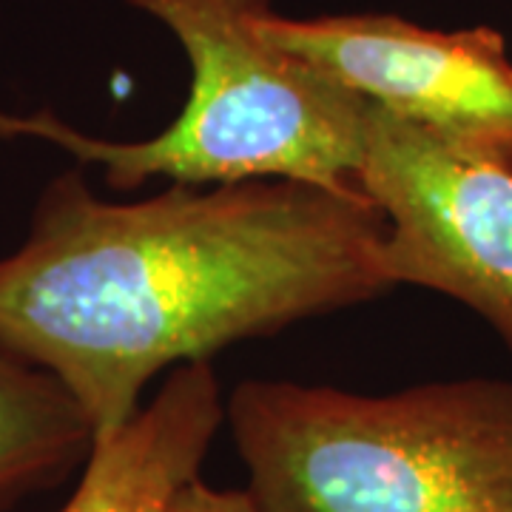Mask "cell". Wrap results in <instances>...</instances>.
Masks as SVG:
<instances>
[{"label":"cell","mask_w":512,"mask_h":512,"mask_svg":"<svg viewBox=\"0 0 512 512\" xmlns=\"http://www.w3.org/2000/svg\"><path fill=\"white\" fill-rule=\"evenodd\" d=\"M225 421L259 512H512V382L367 396L239 382Z\"/></svg>","instance_id":"7a4b0ae2"},{"label":"cell","mask_w":512,"mask_h":512,"mask_svg":"<svg viewBox=\"0 0 512 512\" xmlns=\"http://www.w3.org/2000/svg\"><path fill=\"white\" fill-rule=\"evenodd\" d=\"M94 430L52 373L0 350V512L86 464Z\"/></svg>","instance_id":"52a82bcc"},{"label":"cell","mask_w":512,"mask_h":512,"mask_svg":"<svg viewBox=\"0 0 512 512\" xmlns=\"http://www.w3.org/2000/svg\"><path fill=\"white\" fill-rule=\"evenodd\" d=\"M259 32L444 146L512 171V57L498 29H427L399 15L285 18Z\"/></svg>","instance_id":"5b68a950"},{"label":"cell","mask_w":512,"mask_h":512,"mask_svg":"<svg viewBox=\"0 0 512 512\" xmlns=\"http://www.w3.org/2000/svg\"><path fill=\"white\" fill-rule=\"evenodd\" d=\"M168 512H259L248 490L214 487L202 478H194L183 493L174 498Z\"/></svg>","instance_id":"ba28073f"},{"label":"cell","mask_w":512,"mask_h":512,"mask_svg":"<svg viewBox=\"0 0 512 512\" xmlns=\"http://www.w3.org/2000/svg\"><path fill=\"white\" fill-rule=\"evenodd\" d=\"M359 191L384 217L396 285L444 293L512 350V171L444 146L367 100Z\"/></svg>","instance_id":"277c9868"},{"label":"cell","mask_w":512,"mask_h":512,"mask_svg":"<svg viewBox=\"0 0 512 512\" xmlns=\"http://www.w3.org/2000/svg\"><path fill=\"white\" fill-rule=\"evenodd\" d=\"M222 424L225 399L211 362L174 367L151 402L94 436L80 481L57 512H168L200 478Z\"/></svg>","instance_id":"8992f818"},{"label":"cell","mask_w":512,"mask_h":512,"mask_svg":"<svg viewBox=\"0 0 512 512\" xmlns=\"http://www.w3.org/2000/svg\"><path fill=\"white\" fill-rule=\"evenodd\" d=\"M128 3L183 46L191 66L183 111L134 143L80 134L46 109L29 117L0 111V137H35L100 165L114 191L154 177L185 185L299 180L359 191L367 100L259 32L274 0Z\"/></svg>","instance_id":"3957f363"},{"label":"cell","mask_w":512,"mask_h":512,"mask_svg":"<svg viewBox=\"0 0 512 512\" xmlns=\"http://www.w3.org/2000/svg\"><path fill=\"white\" fill-rule=\"evenodd\" d=\"M384 231L362 191L171 183L114 202L74 168L0 259V350L52 373L100 436L154 376L393 291Z\"/></svg>","instance_id":"6da1fadb"}]
</instances>
